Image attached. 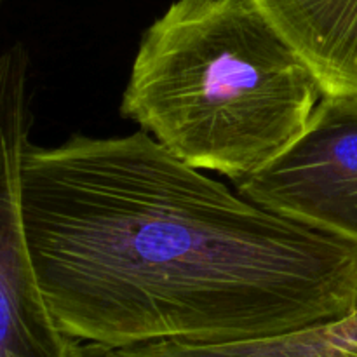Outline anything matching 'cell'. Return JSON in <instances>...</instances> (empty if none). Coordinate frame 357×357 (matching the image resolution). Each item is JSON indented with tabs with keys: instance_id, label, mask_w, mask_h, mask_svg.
Listing matches in <instances>:
<instances>
[{
	"instance_id": "cell-1",
	"label": "cell",
	"mask_w": 357,
	"mask_h": 357,
	"mask_svg": "<svg viewBox=\"0 0 357 357\" xmlns=\"http://www.w3.org/2000/svg\"><path fill=\"white\" fill-rule=\"evenodd\" d=\"M28 250L66 337L119 349L295 333L357 307V246L279 216L145 131L28 143Z\"/></svg>"
},
{
	"instance_id": "cell-2",
	"label": "cell",
	"mask_w": 357,
	"mask_h": 357,
	"mask_svg": "<svg viewBox=\"0 0 357 357\" xmlns=\"http://www.w3.org/2000/svg\"><path fill=\"white\" fill-rule=\"evenodd\" d=\"M323 96L257 0H174L143 33L121 112L188 166L237 183L298 142Z\"/></svg>"
},
{
	"instance_id": "cell-3",
	"label": "cell",
	"mask_w": 357,
	"mask_h": 357,
	"mask_svg": "<svg viewBox=\"0 0 357 357\" xmlns=\"http://www.w3.org/2000/svg\"><path fill=\"white\" fill-rule=\"evenodd\" d=\"M28 132V56L13 45L0 61V357H70L77 340L56 324L24 232L21 160Z\"/></svg>"
},
{
	"instance_id": "cell-4",
	"label": "cell",
	"mask_w": 357,
	"mask_h": 357,
	"mask_svg": "<svg viewBox=\"0 0 357 357\" xmlns=\"http://www.w3.org/2000/svg\"><path fill=\"white\" fill-rule=\"evenodd\" d=\"M237 188L275 215L357 246V98L323 96L298 142Z\"/></svg>"
},
{
	"instance_id": "cell-5",
	"label": "cell",
	"mask_w": 357,
	"mask_h": 357,
	"mask_svg": "<svg viewBox=\"0 0 357 357\" xmlns=\"http://www.w3.org/2000/svg\"><path fill=\"white\" fill-rule=\"evenodd\" d=\"M324 96L357 98V0H257Z\"/></svg>"
},
{
	"instance_id": "cell-6",
	"label": "cell",
	"mask_w": 357,
	"mask_h": 357,
	"mask_svg": "<svg viewBox=\"0 0 357 357\" xmlns=\"http://www.w3.org/2000/svg\"><path fill=\"white\" fill-rule=\"evenodd\" d=\"M70 357H110V349L77 340L72 352H70Z\"/></svg>"
}]
</instances>
